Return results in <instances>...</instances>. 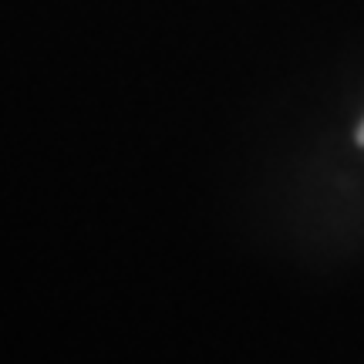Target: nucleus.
I'll list each match as a JSON object with an SVG mask.
<instances>
[{"mask_svg":"<svg viewBox=\"0 0 364 364\" xmlns=\"http://www.w3.org/2000/svg\"><path fill=\"white\" fill-rule=\"evenodd\" d=\"M358 142H361V145H364V125H361V132H358Z\"/></svg>","mask_w":364,"mask_h":364,"instance_id":"f257e3e1","label":"nucleus"}]
</instances>
